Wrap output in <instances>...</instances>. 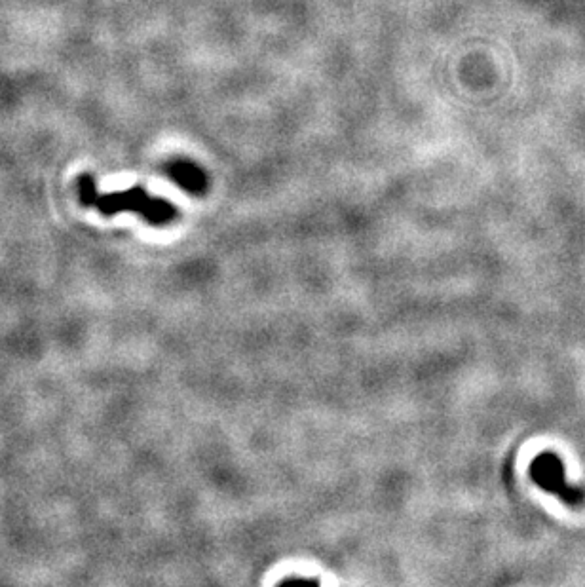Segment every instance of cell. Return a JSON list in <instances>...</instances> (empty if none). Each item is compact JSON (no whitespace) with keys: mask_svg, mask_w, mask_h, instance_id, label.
<instances>
[{"mask_svg":"<svg viewBox=\"0 0 585 587\" xmlns=\"http://www.w3.org/2000/svg\"><path fill=\"white\" fill-rule=\"evenodd\" d=\"M78 198L84 206H92L105 217H113L118 213L130 211L147 219L151 225L162 227L171 223L179 211L164 198H154L143 187H132L128 190H118L111 194H101L97 189L94 175L82 173L76 181Z\"/></svg>","mask_w":585,"mask_h":587,"instance_id":"6da1fadb","label":"cell"},{"mask_svg":"<svg viewBox=\"0 0 585 587\" xmlns=\"http://www.w3.org/2000/svg\"><path fill=\"white\" fill-rule=\"evenodd\" d=\"M532 477L544 491L559 494L568 504L582 502V494L568 489L563 462L557 456L549 455V453L538 456L532 462Z\"/></svg>","mask_w":585,"mask_h":587,"instance_id":"7a4b0ae2","label":"cell"},{"mask_svg":"<svg viewBox=\"0 0 585 587\" xmlns=\"http://www.w3.org/2000/svg\"><path fill=\"white\" fill-rule=\"evenodd\" d=\"M166 173L177 187L190 194H204L208 190V173L192 160L175 158L168 162Z\"/></svg>","mask_w":585,"mask_h":587,"instance_id":"3957f363","label":"cell"}]
</instances>
